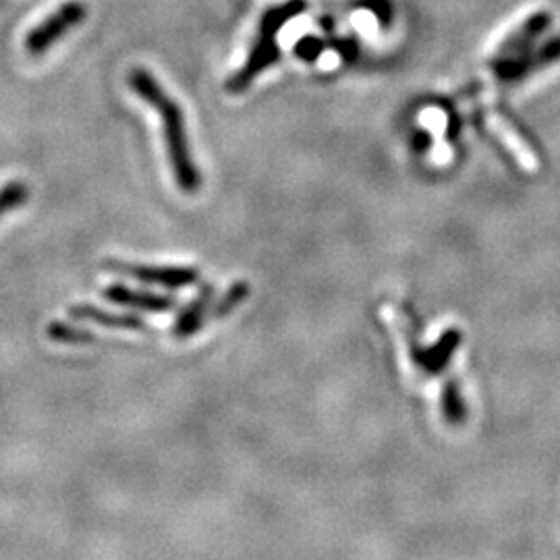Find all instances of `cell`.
I'll return each mask as SVG.
<instances>
[{"mask_svg":"<svg viewBox=\"0 0 560 560\" xmlns=\"http://www.w3.org/2000/svg\"><path fill=\"white\" fill-rule=\"evenodd\" d=\"M129 86L135 94L154 106L164 125V142L168 162H171L173 175L177 185L185 193H195L202 187V175L195 166L191 152H189V139L185 131V117L181 106L168 96V92L156 81V77L146 69H133L129 73Z\"/></svg>","mask_w":560,"mask_h":560,"instance_id":"1","label":"cell"},{"mask_svg":"<svg viewBox=\"0 0 560 560\" xmlns=\"http://www.w3.org/2000/svg\"><path fill=\"white\" fill-rule=\"evenodd\" d=\"M305 9H307L305 0H285V3L268 9L262 15L258 36L254 40V46H251V50H249L247 61L243 63V67L237 73H233L227 79V86H224L229 94H235V96L243 94L245 90L251 88V83L258 79V75H262L274 63H278L280 48L276 44V36L291 19L299 17Z\"/></svg>","mask_w":560,"mask_h":560,"instance_id":"2","label":"cell"},{"mask_svg":"<svg viewBox=\"0 0 560 560\" xmlns=\"http://www.w3.org/2000/svg\"><path fill=\"white\" fill-rule=\"evenodd\" d=\"M88 17V7L79 0H69L61 5L50 17L38 23L34 30L25 36V52L30 56L46 54L63 36H67L73 27L81 25Z\"/></svg>","mask_w":560,"mask_h":560,"instance_id":"3","label":"cell"},{"mask_svg":"<svg viewBox=\"0 0 560 560\" xmlns=\"http://www.w3.org/2000/svg\"><path fill=\"white\" fill-rule=\"evenodd\" d=\"M104 268L135 278L137 283L162 287L168 291H181L200 283L202 272L189 266H146V264H127L117 260H106Z\"/></svg>","mask_w":560,"mask_h":560,"instance_id":"4","label":"cell"},{"mask_svg":"<svg viewBox=\"0 0 560 560\" xmlns=\"http://www.w3.org/2000/svg\"><path fill=\"white\" fill-rule=\"evenodd\" d=\"M486 125L490 129V133L498 139L500 146L507 150L515 162L523 168L527 173H536L538 171V154L531 150V146L525 142L523 135L517 131V127L502 115L498 110H488L486 112Z\"/></svg>","mask_w":560,"mask_h":560,"instance_id":"5","label":"cell"},{"mask_svg":"<svg viewBox=\"0 0 560 560\" xmlns=\"http://www.w3.org/2000/svg\"><path fill=\"white\" fill-rule=\"evenodd\" d=\"M550 21H552L550 11H538L534 15H529L527 19H523L515 27V32L509 34L498 44V48L492 56V61H496L500 65V63L513 61L515 56H521L525 50L531 48V44H534L536 38L546 30Z\"/></svg>","mask_w":560,"mask_h":560,"instance_id":"6","label":"cell"},{"mask_svg":"<svg viewBox=\"0 0 560 560\" xmlns=\"http://www.w3.org/2000/svg\"><path fill=\"white\" fill-rule=\"evenodd\" d=\"M102 297L110 303L121 305V307H129V310H137V312H146V314H168L173 312L177 307L175 297L171 295H158L152 291H139V289H131L127 285H108L102 291Z\"/></svg>","mask_w":560,"mask_h":560,"instance_id":"7","label":"cell"},{"mask_svg":"<svg viewBox=\"0 0 560 560\" xmlns=\"http://www.w3.org/2000/svg\"><path fill=\"white\" fill-rule=\"evenodd\" d=\"M216 295V287L214 285H204L198 295H195L183 310L177 314L173 326H171V334L179 341L191 339V336L198 334L206 322V318L210 316L212 310V301Z\"/></svg>","mask_w":560,"mask_h":560,"instance_id":"8","label":"cell"},{"mask_svg":"<svg viewBox=\"0 0 560 560\" xmlns=\"http://www.w3.org/2000/svg\"><path fill=\"white\" fill-rule=\"evenodd\" d=\"M69 316L73 320H81V322H92L104 328H112V330H131V332H146L150 326L146 324L144 318H139L137 314H115V312H106L102 307L96 305H73L69 310Z\"/></svg>","mask_w":560,"mask_h":560,"instance_id":"9","label":"cell"},{"mask_svg":"<svg viewBox=\"0 0 560 560\" xmlns=\"http://www.w3.org/2000/svg\"><path fill=\"white\" fill-rule=\"evenodd\" d=\"M461 339H463L461 330L457 328L446 330L432 349H428L426 353H419V366L428 372H440L442 368H446L448 359H451L453 353L457 351Z\"/></svg>","mask_w":560,"mask_h":560,"instance_id":"10","label":"cell"},{"mask_svg":"<svg viewBox=\"0 0 560 560\" xmlns=\"http://www.w3.org/2000/svg\"><path fill=\"white\" fill-rule=\"evenodd\" d=\"M249 291H251L249 283H245V280H237V283H233V285L227 289V293H224V295L216 301V305H212L210 318H212V320H224L227 316H231L243 301H247Z\"/></svg>","mask_w":560,"mask_h":560,"instance_id":"11","label":"cell"},{"mask_svg":"<svg viewBox=\"0 0 560 560\" xmlns=\"http://www.w3.org/2000/svg\"><path fill=\"white\" fill-rule=\"evenodd\" d=\"M46 332H48V339L65 345H90L98 341V336L94 332H88L65 322H52Z\"/></svg>","mask_w":560,"mask_h":560,"instance_id":"12","label":"cell"},{"mask_svg":"<svg viewBox=\"0 0 560 560\" xmlns=\"http://www.w3.org/2000/svg\"><path fill=\"white\" fill-rule=\"evenodd\" d=\"M27 198H30V189L23 181H11L0 187V218L23 206Z\"/></svg>","mask_w":560,"mask_h":560,"instance_id":"13","label":"cell"},{"mask_svg":"<svg viewBox=\"0 0 560 560\" xmlns=\"http://www.w3.org/2000/svg\"><path fill=\"white\" fill-rule=\"evenodd\" d=\"M324 48H326V44L322 40H318L314 36H305L293 46V54L305 63H314V61L320 59V54L324 52Z\"/></svg>","mask_w":560,"mask_h":560,"instance_id":"14","label":"cell"},{"mask_svg":"<svg viewBox=\"0 0 560 560\" xmlns=\"http://www.w3.org/2000/svg\"><path fill=\"white\" fill-rule=\"evenodd\" d=\"M444 411H446V415H448V419H451V422H459V419L463 417V405H461V399H459V395H457L453 386L446 388Z\"/></svg>","mask_w":560,"mask_h":560,"instance_id":"15","label":"cell"}]
</instances>
